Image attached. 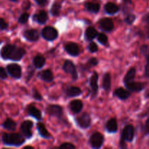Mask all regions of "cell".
Listing matches in <instances>:
<instances>
[{
	"instance_id": "19",
	"label": "cell",
	"mask_w": 149,
	"mask_h": 149,
	"mask_svg": "<svg viewBox=\"0 0 149 149\" xmlns=\"http://www.w3.org/2000/svg\"><path fill=\"white\" fill-rule=\"evenodd\" d=\"M97 79H98V75L96 72H94L93 75L90 78V87L93 90V96L97 95V90H98V85H97Z\"/></svg>"
},
{
	"instance_id": "20",
	"label": "cell",
	"mask_w": 149,
	"mask_h": 149,
	"mask_svg": "<svg viewBox=\"0 0 149 149\" xmlns=\"http://www.w3.org/2000/svg\"><path fill=\"white\" fill-rule=\"evenodd\" d=\"M106 128L109 132H111V133L116 132L118 130V124L116 119L114 118L109 119L106 123Z\"/></svg>"
},
{
	"instance_id": "50",
	"label": "cell",
	"mask_w": 149,
	"mask_h": 149,
	"mask_svg": "<svg viewBox=\"0 0 149 149\" xmlns=\"http://www.w3.org/2000/svg\"><path fill=\"white\" fill-rule=\"evenodd\" d=\"M148 114H149V110H148Z\"/></svg>"
},
{
	"instance_id": "44",
	"label": "cell",
	"mask_w": 149,
	"mask_h": 149,
	"mask_svg": "<svg viewBox=\"0 0 149 149\" xmlns=\"http://www.w3.org/2000/svg\"><path fill=\"white\" fill-rule=\"evenodd\" d=\"M35 1H36L38 4H40V5H44V4L46 3L47 0H35Z\"/></svg>"
},
{
	"instance_id": "32",
	"label": "cell",
	"mask_w": 149,
	"mask_h": 149,
	"mask_svg": "<svg viewBox=\"0 0 149 149\" xmlns=\"http://www.w3.org/2000/svg\"><path fill=\"white\" fill-rule=\"evenodd\" d=\"M61 5L59 3H55L51 8V13L53 16H58L61 12Z\"/></svg>"
},
{
	"instance_id": "33",
	"label": "cell",
	"mask_w": 149,
	"mask_h": 149,
	"mask_svg": "<svg viewBox=\"0 0 149 149\" xmlns=\"http://www.w3.org/2000/svg\"><path fill=\"white\" fill-rule=\"evenodd\" d=\"M97 40L100 44L105 45L108 42V37L105 33H99L97 35Z\"/></svg>"
},
{
	"instance_id": "25",
	"label": "cell",
	"mask_w": 149,
	"mask_h": 149,
	"mask_svg": "<svg viewBox=\"0 0 149 149\" xmlns=\"http://www.w3.org/2000/svg\"><path fill=\"white\" fill-rule=\"evenodd\" d=\"M119 7L114 3L109 2L105 5V11L109 15L116 14L119 11Z\"/></svg>"
},
{
	"instance_id": "8",
	"label": "cell",
	"mask_w": 149,
	"mask_h": 149,
	"mask_svg": "<svg viewBox=\"0 0 149 149\" xmlns=\"http://www.w3.org/2000/svg\"><path fill=\"white\" fill-rule=\"evenodd\" d=\"M33 122H32L31 121L29 120L24 121V122L21 124L20 130H21V132L26 138H31L32 137V135H33V134H32L31 129L32 127H33Z\"/></svg>"
},
{
	"instance_id": "11",
	"label": "cell",
	"mask_w": 149,
	"mask_h": 149,
	"mask_svg": "<svg viewBox=\"0 0 149 149\" xmlns=\"http://www.w3.org/2000/svg\"><path fill=\"white\" fill-rule=\"evenodd\" d=\"M125 87L128 90L132 92H140L145 88V84L142 82H136V81H130L125 83Z\"/></svg>"
},
{
	"instance_id": "10",
	"label": "cell",
	"mask_w": 149,
	"mask_h": 149,
	"mask_svg": "<svg viewBox=\"0 0 149 149\" xmlns=\"http://www.w3.org/2000/svg\"><path fill=\"white\" fill-rule=\"evenodd\" d=\"M99 25H100V29L106 32L111 31L114 27L113 20L111 18H108V17L100 19V21H99Z\"/></svg>"
},
{
	"instance_id": "28",
	"label": "cell",
	"mask_w": 149,
	"mask_h": 149,
	"mask_svg": "<svg viewBox=\"0 0 149 149\" xmlns=\"http://www.w3.org/2000/svg\"><path fill=\"white\" fill-rule=\"evenodd\" d=\"M111 87V75L109 73H106L103 77V87L106 91H109Z\"/></svg>"
},
{
	"instance_id": "14",
	"label": "cell",
	"mask_w": 149,
	"mask_h": 149,
	"mask_svg": "<svg viewBox=\"0 0 149 149\" xmlns=\"http://www.w3.org/2000/svg\"><path fill=\"white\" fill-rule=\"evenodd\" d=\"M23 36L28 41L35 42V41H37L39 39V33L35 29H29V30L25 31L24 33H23Z\"/></svg>"
},
{
	"instance_id": "35",
	"label": "cell",
	"mask_w": 149,
	"mask_h": 149,
	"mask_svg": "<svg viewBox=\"0 0 149 149\" xmlns=\"http://www.w3.org/2000/svg\"><path fill=\"white\" fill-rule=\"evenodd\" d=\"M135 16L132 14L128 15H127L126 17H125V22L129 25H131L132 23H133V22L135 21Z\"/></svg>"
},
{
	"instance_id": "40",
	"label": "cell",
	"mask_w": 149,
	"mask_h": 149,
	"mask_svg": "<svg viewBox=\"0 0 149 149\" xmlns=\"http://www.w3.org/2000/svg\"><path fill=\"white\" fill-rule=\"evenodd\" d=\"M33 97L34 99L37 100H42V95L36 90H33Z\"/></svg>"
},
{
	"instance_id": "6",
	"label": "cell",
	"mask_w": 149,
	"mask_h": 149,
	"mask_svg": "<svg viewBox=\"0 0 149 149\" xmlns=\"http://www.w3.org/2000/svg\"><path fill=\"white\" fill-rule=\"evenodd\" d=\"M104 138L102 134L95 132L90 138V143L93 148H100L103 143Z\"/></svg>"
},
{
	"instance_id": "13",
	"label": "cell",
	"mask_w": 149,
	"mask_h": 149,
	"mask_svg": "<svg viewBox=\"0 0 149 149\" xmlns=\"http://www.w3.org/2000/svg\"><path fill=\"white\" fill-rule=\"evenodd\" d=\"M47 111L50 116L60 118L63 114V109L60 106L57 105H50L47 109Z\"/></svg>"
},
{
	"instance_id": "41",
	"label": "cell",
	"mask_w": 149,
	"mask_h": 149,
	"mask_svg": "<svg viewBox=\"0 0 149 149\" xmlns=\"http://www.w3.org/2000/svg\"><path fill=\"white\" fill-rule=\"evenodd\" d=\"M143 20L147 24V27H148V33L149 36V13H147V14L144 16L143 18Z\"/></svg>"
},
{
	"instance_id": "39",
	"label": "cell",
	"mask_w": 149,
	"mask_h": 149,
	"mask_svg": "<svg viewBox=\"0 0 149 149\" xmlns=\"http://www.w3.org/2000/svg\"><path fill=\"white\" fill-rule=\"evenodd\" d=\"M88 48H89V50H90L91 52H97V45H96L95 43H94V42H91V43L89 45Z\"/></svg>"
},
{
	"instance_id": "46",
	"label": "cell",
	"mask_w": 149,
	"mask_h": 149,
	"mask_svg": "<svg viewBox=\"0 0 149 149\" xmlns=\"http://www.w3.org/2000/svg\"><path fill=\"white\" fill-rule=\"evenodd\" d=\"M146 97H149V90L146 92Z\"/></svg>"
},
{
	"instance_id": "17",
	"label": "cell",
	"mask_w": 149,
	"mask_h": 149,
	"mask_svg": "<svg viewBox=\"0 0 149 149\" xmlns=\"http://www.w3.org/2000/svg\"><path fill=\"white\" fill-rule=\"evenodd\" d=\"M113 95L121 100H126L130 96V90H125V89L120 87L115 90Z\"/></svg>"
},
{
	"instance_id": "2",
	"label": "cell",
	"mask_w": 149,
	"mask_h": 149,
	"mask_svg": "<svg viewBox=\"0 0 149 149\" xmlns=\"http://www.w3.org/2000/svg\"><path fill=\"white\" fill-rule=\"evenodd\" d=\"M3 143L9 146H20L25 142L22 135L17 133H4L1 137Z\"/></svg>"
},
{
	"instance_id": "23",
	"label": "cell",
	"mask_w": 149,
	"mask_h": 149,
	"mask_svg": "<svg viewBox=\"0 0 149 149\" xmlns=\"http://www.w3.org/2000/svg\"><path fill=\"white\" fill-rule=\"evenodd\" d=\"M141 51H142L143 54L145 55L146 58V65L145 71L146 77H149V47L146 46V45H144L141 48Z\"/></svg>"
},
{
	"instance_id": "16",
	"label": "cell",
	"mask_w": 149,
	"mask_h": 149,
	"mask_svg": "<svg viewBox=\"0 0 149 149\" xmlns=\"http://www.w3.org/2000/svg\"><path fill=\"white\" fill-rule=\"evenodd\" d=\"M69 107L73 113H79L81 111V109H82L83 103L82 102L79 100H73V101H71V103H70Z\"/></svg>"
},
{
	"instance_id": "38",
	"label": "cell",
	"mask_w": 149,
	"mask_h": 149,
	"mask_svg": "<svg viewBox=\"0 0 149 149\" xmlns=\"http://www.w3.org/2000/svg\"><path fill=\"white\" fill-rule=\"evenodd\" d=\"M60 148L63 149H74L75 148V146L73 145L72 143H65L62 145L60 146Z\"/></svg>"
},
{
	"instance_id": "43",
	"label": "cell",
	"mask_w": 149,
	"mask_h": 149,
	"mask_svg": "<svg viewBox=\"0 0 149 149\" xmlns=\"http://www.w3.org/2000/svg\"><path fill=\"white\" fill-rule=\"evenodd\" d=\"M89 63L91 64L92 65H96L98 63V61H97V60L96 59V58H91V59L89 61Z\"/></svg>"
},
{
	"instance_id": "7",
	"label": "cell",
	"mask_w": 149,
	"mask_h": 149,
	"mask_svg": "<svg viewBox=\"0 0 149 149\" xmlns=\"http://www.w3.org/2000/svg\"><path fill=\"white\" fill-rule=\"evenodd\" d=\"M76 121H77V123L78 124L79 126L83 129L89 127L90 126V124H91V119H90V115L87 113H84L80 115L77 118Z\"/></svg>"
},
{
	"instance_id": "37",
	"label": "cell",
	"mask_w": 149,
	"mask_h": 149,
	"mask_svg": "<svg viewBox=\"0 0 149 149\" xmlns=\"http://www.w3.org/2000/svg\"><path fill=\"white\" fill-rule=\"evenodd\" d=\"M7 78V73L5 68L2 66H0V79H5Z\"/></svg>"
},
{
	"instance_id": "29",
	"label": "cell",
	"mask_w": 149,
	"mask_h": 149,
	"mask_svg": "<svg viewBox=\"0 0 149 149\" xmlns=\"http://www.w3.org/2000/svg\"><path fill=\"white\" fill-rule=\"evenodd\" d=\"M96 36H97V32L94 28L89 27L88 29L86 30L85 38L87 40L92 41L93 39H94Z\"/></svg>"
},
{
	"instance_id": "1",
	"label": "cell",
	"mask_w": 149,
	"mask_h": 149,
	"mask_svg": "<svg viewBox=\"0 0 149 149\" xmlns=\"http://www.w3.org/2000/svg\"><path fill=\"white\" fill-rule=\"evenodd\" d=\"M26 54L23 48L15 45L7 44L0 50V56L4 60H10L13 61H20Z\"/></svg>"
},
{
	"instance_id": "24",
	"label": "cell",
	"mask_w": 149,
	"mask_h": 149,
	"mask_svg": "<svg viewBox=\"0 0 149 149\" xmlns=\"http://www.w3.org/2000/svg\"><path fill=\"white\" fill-rule=\"evenodd\" d=\"M84 7H85L86 10L93 13H98L100 8V4L95 2H86Z\"/></svg>"
},
{
	"instance_id": "49",
	"label": "cell",
	"mask_w": 149,
	"mask_h": 149,
	"mask_svg": "<svg viewBox=\"0 0 149 149\" xmlns=\"http://www.w3.org/2000/svg\"><path fill=\"white\" fill-rule=\"evenodd\" d=\"M1 42H1V41L0 40V45H1Z\"/></svg>"
},
{
	"instance_id": "22",
	"label": "cell",
	"mask_w": 149,
	"mask_h": 149,
	"mask_svg": "<svg viewBox=\"0 0 149 149\" xmlns=\"http://www.w3.org/2000/svg\"><path fill=\"white\" fill-rule=\"evenodd\" d=\"M48 19V15L46 12L41 11L39 13L36 14L33 17V20H36L38 23L40 24H44L47 22Z\"/></svg>"
},
{
	"instance_id": "12",
	"label": "cell",
	"mask_w": 149,
	"mask_h": 149,
	"mask_svg": "<svg viewBox=\"0 0 149 149\" xmlns=\"http://www.w3.org/2000/svg\"><path fill=\"white\" fill-rule=\"evenodd\" d=\"M65 49L69 55L72 56H77L80 53V49L77 44L74 42H68L65 45Z\"/></svg>"
},
{
	"instance_id": "36",
	"label": "cell",
	"mask_w": 149,
	"mask_h": 149,
	"mask_svg": "<svg viewBox=\"0 0 149 149\" xmlns=\"http://www.w3.org/2000/svg\"><path fill=\"white\" fill-rule=\"evenodd\" d=\"M8 28V23L5 21V20L0 17V31L7 30Z\"/></svg>"
},
{
	"instance_id": "5",
	"label": "cell",
	"mask_w": 149,
	"mask_h": 149,
	"mask_svg": "<svg viewBox=\"0 0 149 149\" xmlns=\"http://www.w3.org/2000/svg\"><path fill=\"white\" fill-rule=\"evenodd\" d=\"M42 36L45 38L46 40L53 41L58 36V31L53 27L51 26H47L42 30Z\"/></svg>"
},
{
	"instance_id": "4",
	"label": "cell",
	"mask_w": 149,
	"mask_h": 149,
	"mask_svg": "<svg viewBox=\"0 0 149 149\" xmlns=\"http://www.w3.org/2000/svg\"><path fill=\"white\" fill-rule=\"evenodd\" d=\"M7 71L13 78L18 79L21 77L22 70L20 65L17 63H11L7 65Z\"/></svg>"
},
{
	"instance_id": "31",
	"label": "cell",
	"mask_w": 149,
	"mask_h": 149,
	"mask_svg": "<svg viewBox=\"0 0 149 149\" xmlns=\"http://www.w3.org/2000/svg\"><path fill=\"white\" fill-rule=\"evenodd\" d=\"M135 74H136V71H135V68H131L129 71H127V74L125 75V79H124V82L127 83L130 81H133V79H135Z\"/></svg>"
},
{
	"instance_id": "26",
	"label": "cell",
	"mask_w": 149,
	"mask_h": 149,
	"mask_svg": "<svg viewBox=\"0 0 149 149\" xmlns=\"http://www.w3.org/2000/svg\"><path fill=\"white\" fill-rule=\"evenodd\" d=\"M37 129L38 131H39V134L42 137L45 138H49L51 137L50 134L49 133V132L47 131V130L46 129V127H45L44 124L41 123V122H39L37 124Z\"/></svg>"
},
{
	"instance_id": "3",
	"label": "cell",
	"mask_w": 149,
	"mask_h": 149,
	"mask_svg": "<svg viewBox=\"0 0 149 149\" xmlns=\"http://www.w3.org/2000/svg\"><path fill=\"white\" fill-rule=\"evenodd\" d=\"M134 135H135V130L132 125H127L125 128H124L123 131H122V136H121V147L122 148H125L126 146H125V141H128V142H131L132 141L134 138Z\"/></svg>"
},
{
	"instance_id": "47",
	"label": "cell",
	"mask_w": 149,
	"mask_h": 149,
	"mask_svg": "<svg viewBox=\"0 0 149 149\" xmlns=\"http://www.w3.org/2000/svg\"><path fill=\"white\" fill-rule=\"evenodd\" d=\"M25 148H33V147H30V146H26V147H25Z\"/></svg>"
},
{
	"instance_id": "21",
	"label": "cell",
	"mask_w": 149,
	"mask_h": 149,
	"mask_svg": "<svg viewBox=\"0 0 149 149\" xmlns=\"http://www.w3.org/2000/svg\"><path fill=\"white\" fill-rule=\"evenodd\" d=\"M1 126L3 127V128H4L5 130H7L14 131V130H15L17 124H16V122H15L14 120H13L12 119L8 118V119H7L4 122H3Z\"/></svg>"
},
{
	"instance_id": "15",
	"label": "cell",
	"mask_w": 149,
	"mask_h": 149,
	"mask_svg": "<svg viewBox=\"0 0 149 149\" xmlns=\"http://www.w3.org/2000/svg\"><path fill=\"white\" fill-rule=\"evenodd\" d=\"M38 77L40 79L47 81V82H51L54 79L53 74L49 70H45V71L39 72L38 74Z\"/></svg>"
},
{
	"instance_id": "27",
	"label": "cell",
	"mask_w": 149,
	"mask_h": 149,
	"mask_svg": "<svg viewBox=\"0 0 149 149\" xmlns=\"http://www.w3.org/2000/svg\"><path fill=\"white\" fill-rule=\"evenodd\" d=\"M33 65L36 68H41L45 65V58L42 55H36L33 60Z\"/></svg>"
},
{
	"instance_id": "45",
	"label": "cell",
	"mask_w": 149,
	"mask_h": 149,
	"mask_svg": "<svg viewBox=\"0 0 149 149\" xmlns=\"http://www.w3.org/2000/svg\"><path fill=\"white\" fill-rule=\"evenodd\" d=\"M131 1H132V0H123L124 2L125 3H130Z\"/></svg>"
},
{
	"instance_id": "34",
	"label": "cell",
	"mask_w": 149,
	"mask_h": 149,
	"mask_svg": "<svg viewBox=\"0 0 149 149\" xmlns=\"http://www.w3.org/2000/svg\"><path fill=\"white\" fill-rule=\"evenodd\" d=\"M29 17V15L28 14V13H23V14H22L20 16V17L18 18V22L20 23H21V24H24V23H26V22H27Z\"/></svg>"
},
{
	"instance_id": "18",
	"label": "cell",
	"mask_w": 149,
	"mask_h": 149,
	"mask_svg": "<svg viewBox=\"0 0 149 149\" xmlns=\"http://www.w3.org/2000/svg\"><path fill=\"white\" fill-rule=\"evenodd\" d=\"M28 113L30 116H33L35 119H36L37 120H41L42 119V113L41 111L38 109H36V107H35L34 106H32V105H29L27 108Z\"/></svg>"
},
{
	"instance_id": "9",
	"label": "cell",
	"mask_w": 149,
	"mask_h": 149,
	"mask_svg": "<svg viewBox=\"0 0 149 149\" xmlns=\"http://www.w3.org/2000/svg\"><path fill=\"white\" fill-rule=\"evenodd\" d=\"M63 70L67 73V74H70L72 77L73 79L76 80L77 79V71L76 66L74 65V64L71 62V61H65V62L63 64Z\"/></svg>"
},
{
	"instance_id": "42",
	"label": "cell",
	"mask_w": 149,
	"mask_h": 149,
	"mask_svg": "<svg viewBox=\"0 0 149 149\" xmlns=\"http://www.w3.org/2000/svg\"><path fill=\"white\" fill-rule=\"evenodd\" d=\"M144 132H145L146 135H148V134H149V118L145 124V127H144Z\"/></svg>"
},
{
	"instance_id": "30",
	"label": "cell",
	"mask_w": 149,
	"mask_h": 149,
	"mask_svg": "<svg viewBox=\"0 0 149 149\" xmlns=\"http://www.w3.org/2000/svg\"><path fill=\"white\" fill-rule=\"evenodd\" d=\"M66 94L68 97H76L81 94V90L77 87H69L66 90Z\"/></svg>"
},
{
	"instance_id": "48",
	"label": "cell",
	"mask_w": 149,
	"mask_h": 149,
	"mask_svg": "<svg viewBox=\"0 0 149 149\" xmlns=\"http://www.w3.org/2000/svg\"><path fill=\"white\" fill-rule=\"evenodd\" d=\"M10 1H18V0H10Z\"/></svg>"
}]
</instances>
